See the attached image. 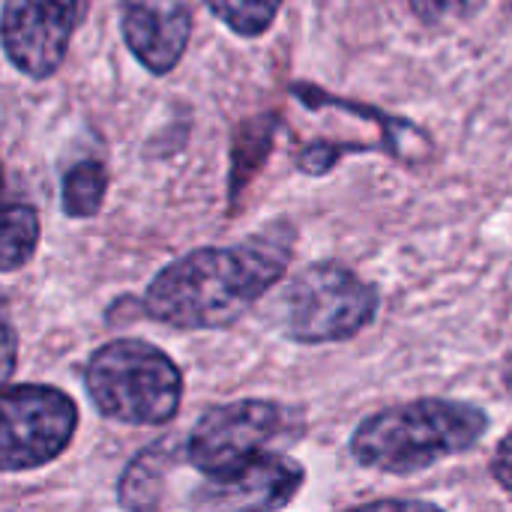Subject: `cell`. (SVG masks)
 Wrapping results in <instances>:
<instances>
[{
    "mask_svg": "<svg viewBox=\"0 0 512 512\" xmlns=\"http://www.w3.org/2000/svg\"><path fill=\"white\" fill-rule=\"evenodd\" d=\"M84 387L102 417L126 426H165L183 399L177 363L141 339L102 345L87 360Z\"/></svg>",
    "mask_w": 512,
    "mask_h": 512,
    "instance_id": "obj_3",
    "label": "cell"
},
{
    "mask_svg": "<svg viewBox=\"0 0 512 512\" xmlns=\"http://www.w3.org/2000/svg\"><path fill=\"white\" fill-rule=\"evenodd\" d=\"M297 414L279 402L240 399L210 408L189 435L186 456L210 480L243 468L246 462L270 453L276 438H285Z\"/></svg>",
    "mask_w": 512,
    "mask_h": 512,
    "instance_id": "obj_6",
    "label": "cell"
},
{
    "mask_svg": "<svg viewBox=\"0 0 512 512\" xmlns=\"http://www.w3.org/2000/svg\"><path fill=\"white\" fill-rule=\"evenodd\" d=\"M306 483L300 462L264 453L243 468L210 477L195 495L198 512H279L285 510Z\"/></svg>",
    "mask_w": 512,
    "mask_h": 512,
    "instance_id": "obj_8",
    "label": "cell"
},
{
    "mask_svg": "<svg viewBox=\"0 0 512 512\" xmlns=\"http://www.w3.org/2000/svg\"><path fill=\"white\" fill-rule=\"evenodd\" d=\"M15 363H18V333H15L12 315L0 297V384L12 378Z\"/></svg>",
    "mask_w": 512,
    "mask_h": 512,
    "instance_id": "obj_15",
    "label": "cell"
},
{
    "mask_svg": "<svg viewBox=\"0 0 512 512\" xmlns=\"http://www.w3.org/2000/svg\"><path fill=\"white\" fill-rule=\"evenodd\" d=\"M291 261V240L279 231L240 246L195 249L168 264L147 288L150 318L180 330H216L240 321Z\"/></svg>",
    "mask_w": 512,
    "mask_h": 512,
    "instance_id": "obj_1",
    "label": "cell"
},
{
    "mask_svg": "<svg viewBox=\"0 0 512 512\" xmlns=\"http://www.w3.org/2000/svg\"><path fill=\"white\" fill-rule=\"evenodd\" d=\"M123 36L156 75L177 66L192 33V0H123Z\"/></svg>",
    "mask_w": 512,
    "mask_h": 512,
    "instance_id": "obj_9",
    "label": "cell"
},
{
    "mask_svg": "<svg viewBox=\"0 0 512 512\" xmlns=\"http://www.w3.org/2000/svg\"><path fill=\"white\" fill-rule=\"evenodd\" d=\"M78 429L75 402L45 384L0 387V471H33L66 453Z\"/></svg>",
    "mask_w": 512,
    "mask_h": 512,
    "instance_id": "obj_5",
    "label": "cell"
},
{
    "mask_svg": "<svg viewBox=\"0 0 512 512\" xmlns=\"http://www.w3.org/2000/svg\"><path fill=\"white\" fill-rule=\"evenodd\" d=\"M486 0H411V9L429 21V24H441V21H462L471 18L483 9Z\"/></svg>",
    "mask_w": 512,
    "mask_h": 512,
    "instance_id": "obj_14",
    "label": "cell"
},
{
    "mask_svg": "<svg viewBox=\"0 0 512 512\" xmlns=\"http://www.w3.org/2000/svg\"><path fill=\"white\" fill-rule=\"evenodd\" d=\"M348 512H444L438 504H429V501H375V504H363V507H354Z\"/></svg>",
    "mask_w": 512,
    "mask_h": 512,
    "instance_id": "obj_17",
    "label": "cell"
},
{
    "mask_svg": "<svg viewBox=\"0 0 512 512\" xmlns=\"http://www.w3.org/2000/svg\"><path fill=\"white\" fill-rule=\"evenodd\" d=\"M501 381H504V387L512 393V345L510 351H507V357H504V366H501Z\"/></svg>",
    "mask_w": 512,
    "mask_h": 512,
    "instance_id": "obj_18",
    "label": "cell"
},
{
    "mask_svg": "<svg viewBox=\"0 0 512 512\" xmlns=\"http://www.w3.org/2000/svg\"><path fill=\"white\" fill-rule=\"evenodd\" d=\"M378 315V291L354 270L321 261L297 273L282 294V330L300 345L360 336Z\"/></svg>",
    "mask_w": 512,
    "mask_h": 512,
    "instance_id": "obj_4",
    "label": "cell"
},
{
    "mask_svg": "<svg viewBox=\"0 0 512 512\" xmlns=\"http://www.w3.org/2000/svg\"><path fill=\"white\" fill-rule=\"evenodd\" d=\"M510 15H512V0H510Z\"/></svg>",
    "mask_w": 512,
    "mask_h": 512,
    "instance_id": "obj_20",
    "label": "cell"
},
{
    "mask_svg": "<svg viewBox=\"0 0 512 512\" xmlns=\"http://www.w3.org/2000/svg\"><path fill=\"white\" fill-rule=\"evenodd\" d=\"M207 6L234 33H240V36H258V33H264L273 24L282 0H207Z\"/></svg>",
    "mask_w": 512,
    "mask_h": 512,
    "instance_id": "obj_13",
    "label": "cell"
},
{
    "mask_svg": "<svg viewBox=\"0 0 512 512\" xmlns=\"http://www.w3.org/2000/svg\"><path fill=\"white\" fill-rule=\"evenodd\" d=\"M0 189H3V165H0Z\"/></svg>",
    "mask_w": 512,
    "mask_h": 512,
    "instance_id": "obj_19",
    "label": "cell"
},
{
    "mask_svg": "<svg viewBox=\"0 0 512 512\" xmlns=\"http://www.w3.org/2000/svg\"><path fill=\"white\" fill-rule=\"evenodd\" d=\"M39 246V216L30 204H0V273L21 270Z\"/></svg>",
    "mask_w": 512,
    "mask_h": 512,
    "instance_id": "obj_11",
    "label": "cell"
},
{
    "mask_svg": "<svg viewBox=\"0 0 512 512\" xmlns=\"http://www.w3.org/2000/svg\"><path fill=\"white\" fill-rule=\"evenodd\" d=\"M78 21V0H6L0 18L3 51L30 78H48L66 57Z\"/></svg>",
    "mask_w": 512,
    "mask_h": 512,
    "instance_id": "obj_7",
    "label": "cell"
},
{
    "mask_svg": "<svg viewBox=\"0 0 512 512\" xmlns=\"http://www.w3.org/2000/svg\"><path fill=\"white\" fill-rule=\"evenodd\" d=\"M489 414L459 399H414L366 417L351 435V456L372 471L408 477L474 450Z\"/></svg>",
    "mask_w": 512,
    "mask_h": 512,
    "instance_id": "obj_2",
    "label": "cell"
},
{
    "mask_svg": "<svg viewBox=\"0 0 512 512\" xmlns=\"http://www.w3.org/2000/svg\"><path fill=\"white\" fill-rule=\"evenodd\" d=\"M165 471H168V456L165 447H147L141 450L123 471L117 483V501L126 512H153L162 501L165 489Z\"/></svg>",
    "mask_w": 512,
    "mask_h": 512,
    "instance_id": "obj_10",
    "label": "cell"
},
{
    "mask_svg": "<svg viewBox=\"0 0 512 512\" xmlns=\"http://www.w3.org/2000/svg\"><path fill=\"white\" fill-rule=\"evenodd\" d=\"M108 189V174L105 165L96 159H84L78 165H72L63 174V189H60V201H63V213L75 216V219H87L102 207Z\"/></svg>",
    "mask_w": 512,
    "mask_h": 512,
    "instance_id": "obj_12",
    "label": "cell"
},
{
    "mask_svg": "<svg viewBox=\"0 0 512 512\" xmlns=\"http://www.w3.org/2000/svg\"><path fill=\"white\" fill-rule=\"evenodd\" d=\"M492 477L501 489L512 492V432L504 435V441L498 444V450L492 456Z\"/></svg>",
    "mask_w": 512,
    "mask_h": 512,
    "instance_id": "obj_16",
    "label": "cell"
}]
</instances>
